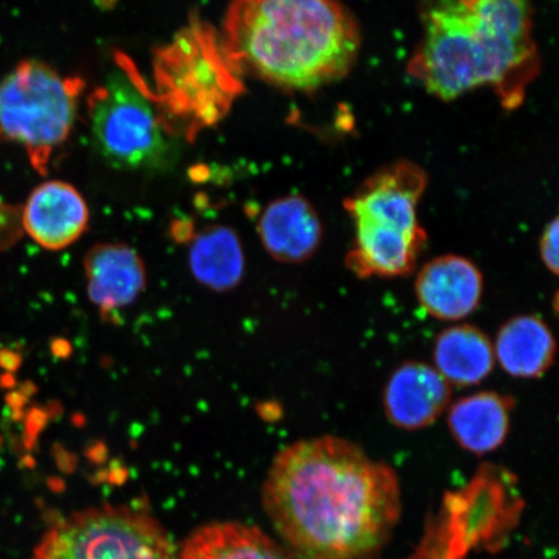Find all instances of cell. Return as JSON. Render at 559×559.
Masks as SVG:
<instances>
[{"instance_id":"1","label":"cell","mask_w":559,"mask_h":559,"mask_svg":"<svg viewBox=\"0 0 559 559\" xmlns=\"http://www.w3.org/2000/svg\"><path fill=\"white\" fill-rule=\"evenodd\" d=\"M261 495L280 543L297 559H372L403 508L394 467L334 436L280 451Z\"/></svg>"},{"instance_id":"2","label":"cell","mask_w":559,"mask_h":559,"mask_svg":"<svg viewBox=\"0 0 559 559\" xmlns=\"http://www.w3.org/2000/svg\"><path fill=\"white\" fill-rule=\"evenodd\" d=\"M408 73L444 102L480 87L513 110L539 74L531 0H423Z\"/></svg>"},{"instance_id":"3","label":"cell","mask_w":559,"mask_h":559,"mask_svg":"<svg viewBox=\"0 0 559 559\" xmlns=\"http://www.w3.org/2000/svg\"><path fill=\"white\" fill-rule=\"evenodd\" d=\"M241 76L310 93L344 79L358 59V23L340 0H233L219 35Z\"/></svg>"},{"instance_id":"4","label":"cell","mask_w":559,"mask_h":559,"mask_svg":"<svg viewBox=\"0 0 559 559\" xmlns=\"http://www.w3.org/2000/svg\"><path fill=\"white\" fill-rule=\"evenodd\" d=\"M426 186L423 167L400 160L368 178L345 200L355 228L345 262L354 275L393 278L416 270L428 241L417 213Z\"/></svg>"},{"instance_id":"5","label":"cell","mask_w":559,"mask_h":559,"mask_svg":"<svg viewBox=\"0 0 559 559\" xmlns=\"http://www.w3.org/2000/svg\"><path fill=\"white\" fill-rule=\"evenodd\" d=\"M157 104L173 134L193 143L202 130L228 115L245 93L241 75L230 66L214 27L192 16L153 59Z\"/></svg>"},{"instance_id":"6","label":"cell","mask_w":559,"mask_h":559,"mask_svg":"<svg viewBox=\"0 0 559 559\" xmlns=\"http://www.w3.org/2000/svg\"><path fill=\"white\" fill-rule=\"evenodd\" d=\"M120 70L88 96L91 135L97 152L116 169L165 170L177 156V136L160 116L152 88L126 55Z\"/></svg>"},{"instance_id":"7","label":"cell","mask_w":559,"mask_h":559,"mask_svg":"<svg viewBox=\"0 0 559 559\" xmlns=\"http://www.w3.org/2000/svg\"><path fill=\"white\" fill-rule=\"evenodd\" d=\"M85 82L39 60L21 61L0 81V143L23 146L35 171L48 174L73 130Z\"/></svg>"},{"instance_id":"8","label":"cell","mask_w":559,"mask_h":559,"mask_svg":"<svg viewBox=\"0 0 559 559\" xmlns=\"http://www.w3.org/2000/svg\"><path fill=\"white\" fill-rule=\"evenodd\" d=\"M32 559H178V550L144 510L100 507L56 522Z\"/></svg>"},{"instance_id":"9","label":"cell","mask_w":559,"mask_h":559,"mask_svg":"<svg viewBox=\"0 0 559 559\" xmlns=\"http://www.w3.org/2000/svg\"><path fill=\"white\" fill-rule=\"evenodd\" d=\"M485 277L469 258L444 254L417 272L415 295L423 310L442 321H460L478 310Z\"/></svg>"},{"instance_id":"10","label":"cell","mask_w":559,"mask_h":559,"mask_svg":"<svg viewBox=\"0 0 559 559\" xmlns=\"http://www.w3.org/2000/svg\"><path fill=\"white\" fill-rule=\"evenodd\" d=\"M451 401V384L423 361L397 367L384 384L382 396L389 423L407 431L429 428L449 409Z\"/></svg>"},{"instance_id":"11","label":"cell","mask_w":559,"mask_h":559,"mask_svg":"<svg viewBox=\"0 0 559 559\" xmlns=\"http://www.w3.org/2000/svg\"><path fill=\"white\" fill-rule=\"evenodd\" d=\"M88 206L72 185L48 180L39 185L27 198L21 225L25 233L47 250L70 247L86 233Z\"/></svg>"},{"instance_id":"12","label":"cell","mask_w":559,"mask_h":559,"mask_svg":"<svg viewBox=\"0 0 559 559\" xmlns=\"http://www.w3.org/2000/svg\"><path fill=\"white\" fill-rule=\"evenodd\" d=\"M257 228L264 250L275 261L285 264L310 261L324 237L317 209L300 194L271 201L263 210Z\"/></svg>"},{"instance_id":"13","label":"cell","mask_w":559,"mask_h":559,"mask_svg":"<svg viewBox=\"0 0 559 559\" xmlns=\"http://www.w3.org/2000/svg\"><path fill=\"white\" fill-rule=\"evenodd\" d=\"M83 267L88 298L102 311L123 309L134 304L145 289L144 262L128 245L96 243L87 251Z\"/></svg>"},{"instance_id":"14","label":"cell","mask_w":559,"mask_h":559,"mask_svg":"<svg viewBox=\"0 0 559 559\" xmlns=\"http://www.w3.org/2000/svg\"><path fill=\"white\" fill-rule=\"evenodd\" d=\"M514 407L512 396L480 391L450 405L447 423L461 449L484 456L506 443Z\"/></svg>"},{"instance_id":"15","label":"cell","mask_w":559,"mask_h":559,"mask_svg":"<svg viewBox=\"0 0 559 559\" xmlns=\"http://www.w3.org/2000/svg\"><path fill=\"white\" fill-rule=\"evenodd\" d=\"M493 349L496 362L507 374L536 380L555 365L557 342L539 314H516L501 325Z\"/></svg>"},{"instance_id":"16","label":"cell","mask_w":559,"mask_h":559,"mask_svg":"<svg viewBox=\"0 0 559 559\" xmlns=\"http://www.w3.org/2000/svg\"><path fill=\"white\" fill-rule=\"evenodd\" d=\"M178 559H297L261 528L241 522H213L195 528Z\"/></svg>"},{"instance_id":"17","label":"cell","mask_w":559,"mask_h":559,"mask_svg":"<svg viewBox=\"0 0 559 559\" xmlns=\"http://www.w3.org/2000/svg\"><path fill=\"white\" fill-rule=\"evenodd\" d=\"M432 362L451 386H475L492 373L496 365L493 342L471 324L447 328L436 338Z\"/></svg>"},{"instance_id":"18","label":"cell","mask_w":559,"mask_h":559,"mask_svg":"<svg viewBox=\"0 0 559 559\" xmlns=\"http://www.w3.org/2000/svg\"><path fill=\"white\" fill-rule=\"evenodd\" d=\"M188 264L193 277L205 288L214 292L235 289L245 272L239 235L226 226L202 229L191 243Z\"/></svg>"},{"instance_id":"19","label":"cell","mask_w":559,"mask_h":559,"mask_svg":"<svg viewBox=\"0 0 559 559\" xmlns=\"http://www.w3.org/2000/svg\"><path fill=\"white\" fill-rule=\"evenodd\" d=\"M558 240H559V225L558 218L548 223L544 228L539 240V255L545 269H547L555 276L558 275L559 260H558Z\"/></svg>"}]
</instances>
